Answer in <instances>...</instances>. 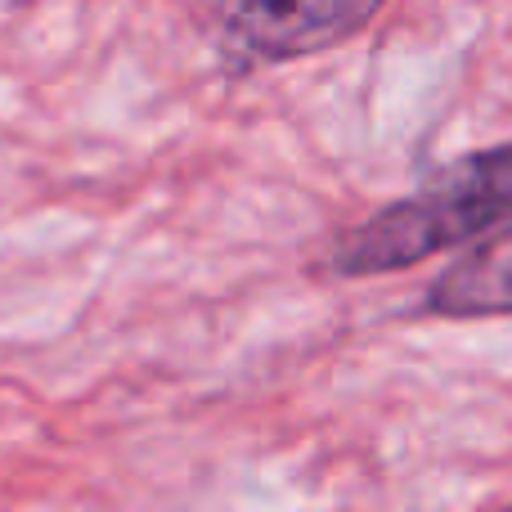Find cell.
Here are the masks:
<instances>
[{
  "label": "cell",
  "mask_w": 512,
  "mask_h": 512,
  "mask_svg": "<svg viewBox=\"0 0 512 512\" xmlns=\"http://www.w3.org/2000/svg\"><path fill=\"white\" fill-rule=\"evenodd\" d=\"M495 230H512V144L450 162L418 194L355 225L333 248V265L342 274H387Z\"/></svg>",
  "instance_id": "1"
},
{
  "label": "cell",
  "mask_w": 512,
  "mask_h": 512,
  "mask_svg": "<svg viewBox=\"0 0 512 512\" xmlns=\"http://www.w3.org/2000/svg\"><path fill=\"white\" fill-rule=\"evenodd\" d=\"M387 0H230L225 32L252 59H297L355 36Z\"/></svg>",
  "instance_id": "2"
},
{
  "label": "cell",
  "mask_w": 512,
  "mask_h": 512,
  "mask_svg": "<svg viewBox=\"0 0 512 512\" xmlns=\"http://www.w3.org/2000/svg\"><path fill=\"white\" fill-rule=\"evenodd\" d=\"M427 310L445 319L512 315V230L450 265L427 292Z\"/></svg>",
  "instance_id": "3"
}]
</instances>
